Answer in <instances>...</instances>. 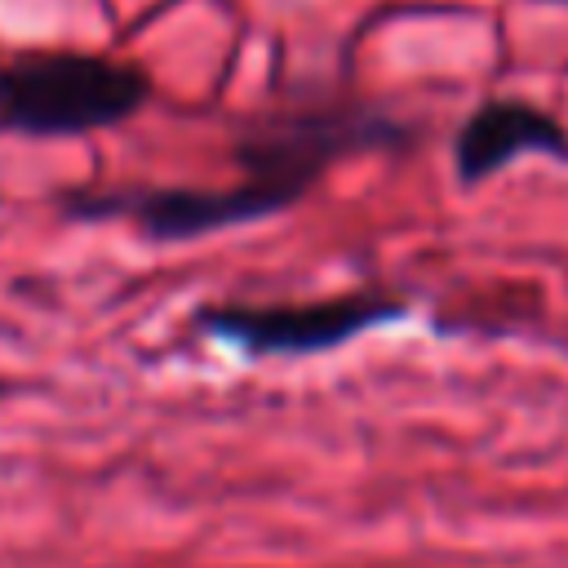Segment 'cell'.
<instances>
[{
	"instance_id": "cell-3",
	"label": "cell",
	"mask_w": 568,
	"mask_h": 568,
	"mask_svg": "<svg viewBox=\"0 0 568 568\" xmlns=\"http://www.w3.org/2000/svg\"><path fill=\"white\" fill-rule=\"evenodd\" d=\"M399 320H408V297L386 288H351L311 302H204L191 315L195 333L248 359L328 355Z\"/></svg>"
},
{
	"instance_id": "cell-5",
	"label": "cell",
	"mask_w": 568,
	"mask_h": 568,
	"mask_svg": "<svg viewBox=\"0 0 568 568\" xmlns=\"http://www.w3.org/2000/svg\"><path fill=\"white\" fill-rule=\"evenodd\" d=\"M519 155H546L568 164V124L541 102L497 93L484 98L453 133V178L466 191L506 173Z\"/></svg>"
},
{
	"instance_id": "cell-1",
	"label": "cell",
	"mask_w": 568,
	"mask_h": 568,
	"mask_svg": "<svg viewBox=\"0 0 568 568\" xmlns=\"http://www.w3.org/2000/svg\"><path fill=\"white\" fill-rule=\"evenodd\" d=\"M417 133L422 124L386 102L342 89H293L240 120L231 160L244 182L297 209L333 164L373 151H413Z\"/></svg>"
},
{
	"instance_id": "cell-2",
	"label": "cell",
	"mask_w": 568,
	"mask_h": 568,
	"mask_svg": "<svg viewBox=\"0 0 568 568\" xmlns=\"http://www.w3.org/2000/svg\"><path fill=\"white\" fill-rule=\"evenodd\" d=\"M151 102L146 67L84 49H27L0 62V129L80 138L133 120Z\"/></svg>"
},
{
	"instance_id": "cell-4",
	"label": "cell",
	"mask_w": 568,
	"mask_h": 568,
	"mask_svg": "<svg viewBox=\"0 0 568 568\" xmlns=\"http://www.w3.org/2000/svg\"><path fill=\"white\" fill-rule=\"evenodd\" d=\"M62 209L80 222L124 217L146 240L186 244L217 231L253 226L288 213L271 191L235 178L231 186H106V191H71Z\"/></svg>"
}]
</instances>
